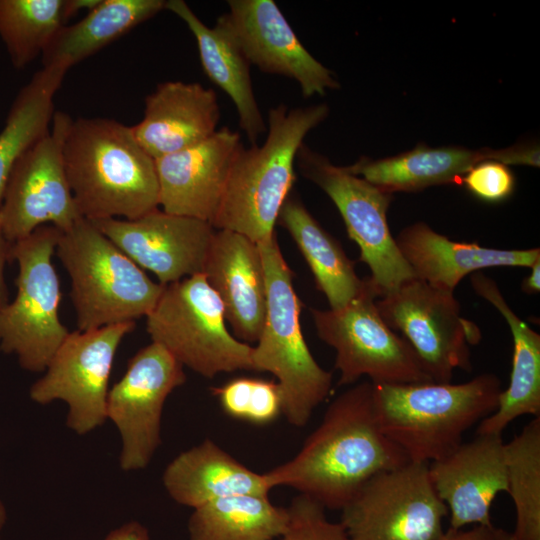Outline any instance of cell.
<instances>
[{
	"label": "cell",
	"instance_id": "cell-1",
	"mask_svg": "<svg viewBox=\"0 0 540 540\" xmlns=\"http://www.w3.org/2000/svg\"><path fill=\"white\" fill-rule=\"evenodd\" d=\"M407 462L382 432L373 384L363 381L329 404L296 456L264 474L272 489L288 486L325 509L341 510L371 477Z\"/></svg>",
	"mask_w": 540,
	"mask_h": 540
},
{
	"label": "cell",
	"instance_id": "cell-2",
	"mask_svg": "<svg viewBox=\"0 0 540 540\" xmlns=\"http://www.w3.org/2000/svg\"><path fill=\"white\" fill-rule=\"evenodd\" d=\"M63 156L83 218L133 220L158 208L155 159L137 141L132 126L100 117L72 119Z\"/></svg>",
	"mask_w": 540,
	"mask_h": 540
},
{
	"label": "cell",
	"instance_id": "cell-3",
	"mask_svg": "<svg viewBox=\"0 0 540 540\" xmlns=\"http://www.w3.org/2000/svg\"><path fill=\"white\" fill-rule=\"evenodd\" d=\"M328 114L324 103L269 108L263 144L242 146L235 156L214 229L240 233L256 243L275 234L279 212L296 181L297 153L306 135Z\"/></svg>",
	"mask_w": 540,
	"mask_h": 540
},
{
	"label": "cell",
	"instance_id": "cell-4",
	"mask_svg": "<svg viewBox=\"0 0 540 540\" xmlns=\"http://www.w3.org/2000/svg\"><path fill=\"white\" fill-rule=\"evenodd\" d=\"M501 391L500 379L483 373L459 384H373V400L382 432L409 461L429 464L496 410Z\"/></svg>",
	"mask_w": 540,
	"mask_h": 540
},
{
	"label": "cell",
	"instance_id": "cell-5",
	"mask_svg": "<svg viewBox=\"0 0 540 540\" xmlns=\"http://www.w3.org/2000/svg\"><path fill=\"white\" fill-rule=\"evenodd\" d=\"M258 245L266 281L267 310L260 337L252 347L253 370L270 372L277 378L282 413L291 425L303 427L329 395L332 374L316 362L306 344L299 319L301 302L276 235Z\"/></svg>",
	"mask_w": 540,
	"mask_h": 540
},
{
	"label": "cell",
	"instance_id": "cell-6",
	"mask_svg": "<svg viewBox=\"0 0 540 540\" xmlns=\"http://www.w3.org/2000/svg\"><path fill=\"white\" fill-rule=\"evenodd\" d=\"M55 254L71 279L80 331L146 317L164 288L85 218L61 231Z\"/></svg>",
	"mask_w": 540,
	"mask_h": 540
},
{
	"label": "cell",
	"instance_id": "cell-7",
	"mask_svg": "<svg viewBox=\"0 0 540 540\" xmlns=\"http://www.w3.org/2000/svg\"><path fill=\"white\" fill-rule=\"evenodd\" d=\"M60 233L44 225L11 245L17 291L0 308V350L31 372H43L69 334L59 317L61 285L52 262Z\"/></svg>",
	"mask_w": 540,
	"mask_h": 540
},
{
	"label": "cell",
	"instance_id": "cell-8",
	"mask_svg": "<svg viewBox=\"0 0 540 540\" xmlns=\"http://www.w3.org/2000/svg\"><path fill=\"white\" fill-rule=\"evenodd\" d=\"M225 321L220 298L200 273L164 285L146 330L152 342L203 377L253 370L252 346L235 338Z\"/></svg>",
	"mask_w": 540,
	"mask_h": 540
},
{
	"label": "cell",
	"instance_id": "cell-9",
	"mask_svg": "<svg viewBox=\"0 0 540 540\" xmlns=\"http://www.w3.org/2000/svg\"><path fill=\"white\" fill-rule=\"evenodd\" d=\"M380 296L370 277L360 292L339 309L310 310L317 335L336 351L338 385L367 376L373 384L433 382L408 342L383 321Z\"/></svg>",
	"mask_w": 540,
	"mask_h": 540
},
{
	"label": "cell",
	"instance_id": "cell-10",
	"mask_svg": "<svg viewBox=\"0 0 540 540\" xmlns=\"http://www.w3.org/2000/svg\"><path fill=\"white\" fill-rule=\"evenodd\" d=\"M383 321L401 333L433 382L449 383L455 369L472 370L470 345L481 331L460 314L453 292L413 277L376 298Z\"/></svg>",
	"mask_w": 540,
	"mask_h": 540
},
{
	"label": "cell",
	"instance_id": "cell-11",
	"mask_svg": "<svg viewBox=\"0 0 540 540\" xmlns=\"http://www.w3.org/2000/svg\"><path fill=\"white\" fill-rule=\"evenodd\" d=\"M341 511L350 540H436L448 515L429 464L412 461L371 477Z\"/></svg>",
	"mask_w": 540,
	"mask_h": 540
},
{
	"label": "cell",
	"instance_id": "cell-12",
	"mask_svg": "<svg viewBox=\"0 0 540 540\" xmlns=\"http://www.w3.org/2000/svg\"><path fill=\"white\" fill-rule=\"evenodd\" d=\"M296 163L301 174L321 188L337 207L380 296L414 277L389 230L387 210L393 194L350 173L345 166L334 165L304 143Z\"/></svg>",
	"mask_w": 540,
	"mask_h": 540
},
{
	"label": "cell",
	"instance_id": "cell-13",
	"mask_svg": "<svg viewBox=\"0 0 540 540\" xmlns=\"http://www.w3.org/2000/svg\"><path fill=\"white\" fill-rule=\"evenodd\" d=\"M135 322L69 332L49 361L45 373L29 390L35 403L56 400L68 406L66 425L85 435L107 420L106 401L113 361L122 339Z\"/></svg>",
	"mask_w": 540,
	"mask_h": 540
},
{
	"label": "cell",
	"instance_id": "cell-14",
	"mask_svg": "<svg viewBox=\"0 0 540 540\" xmlns=\"http://www.w3.org/2000/svg\"><path fill=\"white\" fill-rule=\"evenodd\" d=\"M71 121L68 114L56 111L48 132L13 167L0 206L2 230L10 243L46 224L66 231L83 218L64 165Z\"/></svg>",
	"mask_w": 540,
	"mask_h": 540
},
{
	"label": "cell",
	"instance_id": "cell-15",
	"mask_svg": "<svg viewBox=\"0 0 540 540\" xmlns=\"http://www.w3.org/2000/svg\"><path fill=\"white\" fill-rule=\"evenodd\" d=\"M186 381L184 366L163 346L151 342L131 357L121 379L108 392L107 420L121 437L120 468H146L161 444V418L167 397Z\"/></svg>",
	"mask_w": 540,
	"mask_h": 540
},
{
	"label": "cell",
	"instance_id": "cell-16",
	"mask_svg": "<svg viewBox=\"0 0 540 540\" xmlns=\"http://www.w3.org/2000/svg\"><path fill=\"white\" fill-rule=\"evenodd\" d=\"M217 21L232 35L250 64L295 80L304 97L338 89L333 73L300 42L273 0H229Z\"/></svg>",
	"mask_w": 540,
	"mask_h": 540
},
{
	"label": "cell",
	"instance_id": "cell-17",
	"mask_svg": "<svg viewBox=\"0 0 540 540\" xmlns=\"http://www.w3.org/2000/svg\"><path fill=\"white\" fill-rule=\"evenodd\" d=\"M91 222L162 285L202 273L216 230L209 222L158 208L133 220Z\"/></svg>",
	"mask_w": 540,
	"mask_h": 540
},
{
	"label": "cell",
	"instance_id": "cell-18",
	"mask_svg": "<svg viewBox=\"0 0 540 540\" xmlns=\"http://www.w3.org/2000/svg\"><path fill=\"white\" fill-rule=\"evenodd\" d=\"M476 435L429 463L433 486L448 509L450 529L471 524L492 527V503L499 492H507L502 434Z\"/></svg>",
	"mask_w": 540,
	"mask_h": 540
},
{
	"label": "cell",
	"instance_id": "cell-19",
	"mask_svg": "<svg viewBox=\"0 0 540 540\" xmlns=\"http://www.w3.org/2000/svg\"><path fill=\"white\" fill-rule=\"evenodd\" d=\"M242 146L240 133L223 127L195 146L155 159L162 210L212 225Z\"/></svg>",
	"mask_w": 540,
	"mask_h": 540
},
{
	"label": "cell",
	"instance_id": "cell-20",
	"mask_svg": "<svg viewBox=\"0 0 540 540\" xmlns=\"http://www.w3.org/2000/svg\"><path fill=\"white\" fill-rule=\"evenodd\" d=\"M202 274L220 298L235 335L247 344L256 343L267 310L258 243L240 233L215 230Z\"/></svg>",
	"mask_w": 540,
	"mask_h": 540
},
{
	"label": "cell",
	"instance_id": "cell-21",
	"mask_svg": "<svg viewBox=\"0 0 540 540\" xmlns=\"http://www.w3.org/2000/svg\"><path fill=\"white\" fill-rule=\"evenodd\" d=\"M216 92L200 83L165 81L145 99L142 120L133 133L154 159L195 146L218 129Z\"/></svg>",
	"mask_w": 540,
	"mask_h": 540
},
{
	"label": "cell",
	"instance_id": "cell-22",
	"mask_svg": "<svg viewBox=\"0 0 540 540\" xmlns=\"http://www.w3.org/2000/svg\"><path fill=\"white\" fill-rule=\"evenodd\" d=\"M395 242L414 277L453 293L470 273L499 266L530 268L540 258L539 248L506 250L452 241L424 222L402 229Z\"/></svg>",
	"mask_w": 540,
	"mask_h": 540
},
{
	"label": "cell",
	"instance_id": "cell-23",
	"mask_svg": "<svg viewBox=\"0 0 540 540\" xmlns=\"http://www.w3.org/2000/svg\"><path fill=\"white\" fill-rule=\"evenodd\" d=\"M487 160L508 166L511 163V150L509 147L497 150L459 146L431 148L420 143L410 151L391 157H361L345 168L380 190L393 194L417 192L436 185H460L466 172Z\"/></svg>",
	"mask_w": 540,
	"mask_h": 540
},
{
	"label": "cell",
	"instance_id": "cell-24",
	"mask_svg": "<svg viewBox=\"0 0 540 540\" xmlns=\"http://www.w3.org/2000/svg\"><path fill=\"white\" fill-rule=\"evenodd\" d=\"M470 282L474 292L501 313L513 337L509 385L501 391L496 410L476 430V434H502L518 417H540V335L515 314L493 279L478 271Z\"/></svg>",
	"mask_w": 540,
	"mask_h": 540
},
{
	"label": "cell",
	"instance_id": "cell-25",
	"mask_svg": "<svg viewBox=\"0 0 540 540\" xmlns=\"http://www.w3.org/2000/svg\"><path fill=\"white\" fill-rule=\"evenodd\" d=\"M162 482L175 502L193 509L232 495H269L272 489L264 473L247 468L210 439L178 454Z\"/></svg>",
	"mask_w": 540,
	"mask_h": 540
},
{
	"label": "cell",
	"instance_id": "cell-26",
	"mask_svg": "<svg viewBox=\"0 0 540 540\" xmlns=\"http://www.w3.org/2000/svg\"><path fill=\"white\" fill-rule=\"evenodd\" d=\"M165 10L177 15L193 34L200 62L207 77L233 101L240 128L251 145L267 131L255 98L250 63L229 31L218 21L205 25L184 0L166 1Z\"/></svg>",
	"mask_w": 540,
	"mask_h": 540
},
{
	"label": "cell",
	"instance_id": "cell-27",
	"mask_svg": "<svg viewBox=\"0 0 540 540\" xmlns=\"http://www.w3.org/2000/svg\"><path fill=\"white\" fill-rule=\"evenodd\" d=\"M165 6V0H100L80 21L55 33L41 54L43 68L68 72Z\"/></svg>",
	"mask_w": 540,
	"mask_h": 540
},
{
	"label": "cell",
	"instance_id": "cell-28",
	"mask_svg": "<svg viewBox=\"0 0 540 540\" xmlns=\"http://www.w3.org/2000/svg\"><path fill=\"white\" fill-rule=\"evenodd\" d=\"M276 223L295 241L330 309L345 306L360 292L363 279L357 276L354 262L293 193L283 203Z\"/></svg>",
	"mask_w": 540,
	"mask_h": 540
},
{
	"label": "cell",
	"instance_id": "cell-29",
	"mask_svg": "<svg viewBox=\"0 0 540 540\" xmlns=\"http://www.w3.org/2000/svg\"><path fill=\"white\" fill-rule=\"evenodd\" d=\"M289 523L288 508L275 506L269 495L239 494L194 509L188 520L190 540H275Z\"/></svg>",
	"mask_w": 540,
	"mask_h": 540
},
{
	"label": "cell",
	"instance_id": "cell-30",
	"mask_svg": "<svg viewBox=\"0 0 540 540\" xmlns=\"http://www.w3.org/2000/svg\"><path fill=\"white\" fill-rule=\"evenodd\" d=\"M66 73L42 67L11 105L0 131V206L13 167L50 128L55 113L53 99Z\"/></svg>",
	"mask_w": 540,
	"mask_h": 540
},
{
	"label": "cell",
	"instance_id": "cell-31",
	"mask_svg": "<svg viewBox=\"0 0 540 540\" xmlns=\"http://www.w3.org/2000/svg\"><path fill=\"white\" fill-rule=\"evenodd\" d=\"M73 16L70 0H0V38L12 65H29Z\"/></svg>",
	"mask_w": 540,
	"mask_h": 540
},
{
	"label": "cell",
	"instance_id": "cell-32",
	"mask_svg": "<svg viewBox=\"0 0 540 540\" xmlns=\"http://www.w3.org/2000/svg\"><path fill=\"white\" fill-rule=\"evenodd\" d=\"M507 492L516 510L514 540H540V417L505 443Z\"/></svg>",
	"mask_w": 540,
	"mask_h": 540
},
{
	"label": "cell",
	"instance_id": "cell-33",
	"mask_svg": "<svg viewBox=\"0 0 540 540\" xmlns=\"http://www.w3.org/2000/svg\"><path fill=\"white\" fill-rule=\"evenodd\" d=\"M230 417L253 424L273 422L282 413V395L277 382L237 377L211 389Z\"/></svg>",
	"mask_w": 540,
	"mask_h": 540
},
{
	"label": "cell",
	"instance_id": "cell-34",
	"mask_svg": "<svg viewBox=\"0 0 540 540\" xmlns=\"http://www.w3.org/2000/svg\"><path fill=\"white\" fill-rule=\"evenodd\" d=\"M287 508L288 527L278 540H350L341 523L330 521L313 499L300 494Z\"/></svg>",
	"mask_w": 540,
	"mask_h": 540
},
{
	"label": "cell",
	"instance_id": "cell-35",
	"mask_svg": "<svg viewBox=\"0 0 540 540\" xmlns=\"http://www.w3.org/2000/svg\"><path fill=\"white\" fill-rule=\"evenodd\" d=\"M460 185L482 201L498 203L512 195L515 176L507 165L487 160L476 164L466 172Z\"/></svg>",
	"mask_w": 540,
	"mask_h": 540
},
{
	"label": "cell",
	"instance_id": "cell-36",
	"mask_svg": "<svg viewBox=\"0 0 540 540\" xmlns=\"http://www.w3.org/2000/svg\"><path fill=\"white\" fill-rule=\"evenodd\" d=\"M493 528L494 526L486 527L480 525H475L473 528L465 530L448 528L436 540H493Z\"/></svg>",
	"mask_w": 540,
	"mask_h": 540
},
{
	"label": "cell",
	"instance_id": "cell-37",
	"mask_svg": "<svg viewBox=\"0 0 540 540\" xmlns=\"http://www.w3.org/2000/svg\"><path fill=\"white\" fill-rule=\"evenodd\" d=\"M104 540H150V536L148 530L141 523L129 521L112 530Z\"/></svg>",
	"mask_w": 540,
	"mask_h": 540
},
{
	"label": "cell",
	"instance_id": "cell-38",
	"mask_svg": "<svg viewBox=\"0 0 540 540\" xmlns=\"http://www.w3.org/2000/svg\"><path fill=\"white\" fill-rule=\"evenodd\" d=\"M11 245L2 230L0 220V308L9 302L8 289L5 281V265L10 260Z\"/></svg>",
	"mask_w": 540,
	"mask_h": 540
},
{
	"label": "cell",
	"instance_id": "cell-39",
	"mask_svg": "<svg viewBox=\"0 0 540 540\" xmlns=\"http://www.w3.org/2000/svg\"><path fill=\"white\" fill-rule=\"evenodd\" d=\"M530 268V274L522 281L521 290L526 294H538L540 291V258Z\"/></svg>",
	"mask_w": 540,
	"mask_h": 540
},
{
	"label": "cell",
	"instance_id": "cell-40",
	"mask_svg": "<svg viewBox=\"0 0 540 540\" xmlns=\"http://www.w3.org/2000/svg\"><path fill=\"white\" fill-rule=\"evenodd\" d=\"M493 540H514L512 533L502 528H493Z\"/></svg>",
	"mask_w": 540,
	"mask_h": 540
},
{
	"label": "cell",
	"instance_id": "cell-41",
	"mask_svg": "<svg viewBox=\"0 0 540 540\" xmlns=\"http://www.w3.org/2000/svg\"><path fill=\"white\" fill-rule=\"evenodd\" d=\"M6 518H7L6 509L3 502L0 500V537H1V532L6 523Z\"/></svg>",
	"mask_w": 540,
	"mask_h": 540
},
{
	"label": "cell",
	"instance_id": "cell-42",
	"mask_svg": "<svg viewBox=\"0 0 540 540\" xmlns=\"http://www.w3.org/2000/svg\"><path fill=\"white\" fill-rule=\"evenodd\" d=\"M534 144L538 147V145L536 143H534ZM538 150H539V147H538ZM539 156H540V153H539ZM539 163H540V157H539ZM536 167H539V164Z\"/></svg>",
	"mask_w": 540,
	"mask_h": 540
}]
</instances>
